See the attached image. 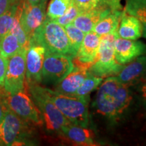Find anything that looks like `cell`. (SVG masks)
Here are the masks:
<instances>
[{
    "mask_svg": "<svg viewBox=\"0 0 146 146\" xmlns=\"http://www.w3.org/2000/svg\"><path fill=\"white\" fill-rule=\"evenodd\" d=\"M30 43L41 45L46 53L67 55L71 57L70 44L64 27L47 18L35 31Z\"/></svg>",
    "mask_w": 146,
    "mask_h": 146,
    "instance_id": "obj_1",
    "label": "cell"
},
{
    "mask_svg": "<svg viewBox=\"0 0 146 146\" xmlns=\"http://www.w3.org/2000/svg\"><path fill=\"white\" fill-rule=\"evenodd\" d=\"M45 89L56 107L71 124L88 127L89 96L66 95L46 87Z\"/></svg>",
    "mask_w": 146,
    "mask_h": 146,
    "instance_id": "obj_2",
    "label": "cell"
},
{
    "mask_svg": "<svg viewBox=\"0 0 146 146\" xmlns=\"http://www.w3.org/2000/svg\"><path fill=\"white\" fill-rule=\"evenodd\" d=\"M32 99L41 112L45 128L50 133L61 134L62 129L71 124L47 94L45 87L39 84L29 85Z\"/></svg>",
    "mask_w": 146,
    "mask_h": 146,
    "instance_id": "obj_3",
    "label": "cell"
},
{
    "mask_svg": "<svg viewBox=\"0 0 146 146\" xmlns=\"http://www.w3.org/2000/svg\"><path fill=\"white\" fill-rule=\"evenodd\" d=\"M118 36V31L101 36V42L98 56L88 69L93 75L104 78L117 75L123 65L116 62L114 55V43Z\"/></svg>",
    "mask_w": 146,
    "mask_h": 146,
    "instance_id": "obj_4",
    "label": "cell"
},
{
    "mask_svg": "<svg viewBox=\"0 0 146 146\" xmlns=\"http://www.w3.org/2000/svg\"><path fill=\"white\" fill-rule=\"evenodd\" d=\"M31 133L28 122L7 110L0 124V145H24Z\"/></svg>",
    "mask_w": 146,
    "mask_h": 146,
    "instance_id": "obj_5",
    "label": "cell"
},
{
    "mask_svg": "<svg viewBox=\"0 0 146 146\" xmlns=\"http://www.w3.org/2000/svg\"><path fill=\"white\" fill-rule=\"evenodd\" d=\"M131 88L120 82L116 89L108 96L106 111L110 122L118 123L130 113L133 104V93Z\"/></svg>",
    "mask_w": 146,
    "mask_h": 146,
    "instance_id": "obj_6",
    "label": "cell"
},
{
    "mask_svg": "<svg viewBox=\"0 0 146 146\" xmlns=\"http://www.w3.org/2000/svg\"><path fill=\"white\" fill-rule=\"evenodd\" d=\"M73 66L72 58L69 56L45 52L41 82L55 86L72 70Z\"/></svg>",
    "mask_w": 146,
    "mask_h": 146,
    "instance_id": "obj_7",
    "label": "cell"
},
{
    "mask_svg": "<svg viewBox=\"0 0 146 146\" xmlns=\"http://www.w3.org/2000/svg\"><path fill=\"white\" fill-rule=\"evenodd\" d=\"M6 104L9 110L28 123L36 125L43 124L41 112L25 89L12 94H8Z\"/></svg>",
    "mask_w": 146,
    "mask_h": 146,
    "instance_id": "obj_8",
    "label": "cell"
},
{
    "mask_svg": "<svg viewBox=\"0 0 146 146\" xmlns=\"http://www.w3.org/2000/svg\"><path fill=\"white\" fill-rule=\"evenodd\" d=\"M27 50L23 48L14 56L8 58V67L3 87L9 94L25 89Z\"/></svg>",
    "mask_w": 146,
    "mask_h": 146,
    "instance_id": "obj_9",
    "label": "cell"
},
{
    "mask_svg": "<svg viewBox=\"0 0 146 146\" xmlns=\"http://www.w3.org/2000/svg\"><path fill=\"white\" fill-rule=\"evenodd\" d=\"M45 54V49L41 45L30 43L27 50L26 78L28 85L39 84L42 81V67Z\"/></svg>",
    "mask_w": 146,
    "mask_h": 146,
    "instance_id": "obj_10",
    "label": "cell"
},
{
    "mask_svg": "<svg viewBox=\"0 0 146 146\" xmlns=\"http://www.w3.org/2000/svg\"><path fill=\"white\" fill-rule=\"evenodd\" d=\"M45 7L46 5L41 3L33 5L29 4L26 0H22L20 23L29 39L45 21L46 18Z\"/></svg>",
    "mask_w": 146,
    "mask_h": 146,
    "instance_id": "obj_11",
    "label": "cell"
},
{
    "mask_svg": "<svg viewBox=\"0 0 146 146\" xmlns=\"http://www.w3.org/2000/svg\"><path fill=\"white\" fill-rule=\"evenodd\" d=\"M114 47L116 62L122 65L131 62L146 53V45L141 41L125 39L119 36L115 39Z\"/></svg>",
    "mask_w": 146,
    "mask_h": 146,
    "instance_id": "obj_12",
    "label": "cell"
},
{
    "mask_svg": "<svg viewBox=\"0 0 146 146\" xmlns=\"http://www.w3.org/2000/svg\"><path fill=\"white\" fill-rule=\"evenodd\" d=\"M100 42L101 36L96 33L91 31L85 33L79 50L74 58L76 62L73 63L89 68L96 59Z\"/></svg>",
    "mask_w": 146,
    "mask_h": 146,
    "instance_id": "obj_13",
    "label": "cell"
},
{
    "mask_svg": "<svg viewBox=\"0 0 146 146\" xmlns=\"http://www.w3.org/2000/svg\"><path fill=\"white\" fill-rule=\"evenodd\" d=\"M127 64L116 76L121 83L134 87L146 75V55H141Z\"/></svg>",
    "mask_w": 146,
    "mask_h": 146,
    "instance_id": "obj_14",
    "label": "cell"
},
{
    "mask_svg": "<svg viewBox=\"0 0 146 146\" xmlns=\"http://www.w3.org/2000/svg\"><path fill=\"white\" fill-rule=\"evenodd\" d=\"M89 68L74 64L72 70L55 85L54 90L66 95H74L78 87L88 74Z\"/></svg>",
    "mask_w": 146,
    "mask_h": 146,
    "instance_id": "obj_15",
    "label": "cell"
},
{
    "mask_svg": "<svg viewBox=\"0 0 146 146\" xmlns=\"http://www.w3.org/2000/svg\"><path fill=\"white\" fill-rule=\"evenodd\" d=\"M110 12H112V11L102 7H97L96 8L81 12L76 16L72 24L85 34L93 31L97 23Z\"/></svg>",
    "mask_w": 146,
    "mask_h": 146,
    "instance_id": "obj_16",
    "label": "cell"
},
{
    "mask_svg": "<svg viewBox=\"0 0 146 146\" xmlns=\"http://www.w3.org/2000/svg\"><path fill=\"white\" fill-rule=\"evenodd\" d=\"M72 142L76 145H95L94 133L87 127L70 125L65 126L62 129L61 134Z\"/></svg>",
    "mask_w": 146,
    "mask_h": 146,
    "instance_id": "obj_17",
    "label": "cell"
},
{
    "mask_svg": "<svg viewBox=\"0 0 146 146\" xmlns=\"http://www.w3.org/2000/svg\"><path fill=\"white\" fill-rule=\"evenodd\" d=\"M143 34L141 23L134 16L125 12L118 29V35L120 38L130 40H137Z\"/></svg>",
    "mask_w": 146,
    "mask_h": 146,
    "instance_id": "obj_18",
    "label": "cell"
},
{
    "mask_svg": "<svg viewBox=\"0 0 146 146\" xmlns=\"http://www.w3.org/2000/svg\"><path fill=\"white\" fill-rule=\"evenodd\" d=\"M125 14V10H117L110 12L97 23L93 31L100 36L118 31L120 20Z\"/></svg>",
    "mask_w": 146,
    "mask_h": 146,
    "instance_id": "obj_19",
    "label": "cell"
},
{
    "mask_svg": "<svg viewBox=\"0 0 146 146\" xmlns=\"http://www.w3.org/2000/svg\"><path fill=\"white\" fill-rule=\"evenodd\" d=\"M125 11L140 21L143 29L142 36L146 39V0H126Z\"/></svg>",
    "mask_w": 146,
    "mask_h": 146,
    "instance_id": "obj_20",
    "label": "cell"
},
{
    "mask_svg": "<svg viewBox=\"0 0 146 146\" xmlns=\"http://www.w3.org/2000/svg\"><path fill=\"white\" fill-rule=\"evenodd\" d=\"M23 48L18 38L11 32L7 33L0 40V54L5 58H10Z\"/></svg>",
    "mask_w": 146,
    "mask_h": 146,
    "instance_id": "obj_21",
    "label": "cell"
},
{
    "mask_svg": "<svg viewBox=\"0 0 146 146\" xmlns=\"http://www.w3.org/2000/svg\"><path fill=\"white\" fill-rule=\"evenodd\" d=\"M64 29L68 36L70 48L71 58L74 59L76 57L82 41L85 36V33L74 26L72 23L66 25Z\"/></svg>",
    "mask_w": 146,
    "mask_h": 146,
    "instance_id": "obj_22",
    "label": "cell"
},
{
    "mask_svg": "<svg viewBox=\"0 0 146 146\" xmlns=\"http://www.w3.org/2000/svg\"><path fill=\"white\" fill-rule=\"evenodd\" d=\"M21 3L22 0L18 3L17 10H16V14L14 16L13 23H12V27H11L10 31L12 33H13L16 37L18 38V41L20 44L23 48L28 49L29 46V41L30 39L27 36L26 33L23 30L22 27L21 23H20V14H21Z\"/></svg>",
    "mask_w": 146,
    "mask_h": 146,
    "instance_id": "obj_23",
    "label": "cell"
},
{
    "mask_svg": "<svg viewBox=\"0 0 146 146\" xmlns=\"http://www.w3.org/2000/svg\"><path fill=\"white\" fill-rule=\"evenodd\" d=\"M103 81L104 78L94 76L89 72L74 95L78 96H89L93 91L100 87Z\"/></svg>",
    "mask_w": 146,
    "mask_h": 146,
    "instance_id": "obj_24",
    "label": "cell"
},
{
    "mask_svg": "<svg viewBox=\"0 0 146 146\" xmlns=\"http://www.w3.org/2000/svg\"><path fill=\"white\" fill-rule=\"evenodd\" d=\"M73 0H51L47 8L46 18L55 20L60 17L68 10Z\"/></svg>",
    "mask_w": 146,
    "mask_h": 146,
    "instance_id": "obj_25",
    "label": "cell"
},
{
    "mask_svg": "<svg viewBox=\"0 0 146 146\" xmlns=\"http://www.w3.org/2000/svg\"><path fill=\"white\" fill-rule=\"evenodd\" d=\"M19 2L14 5L10 10L0 16V40L10 31Z\"/></svg>",
    "mask_w": 146,
    "mask_h": 146,
    "instance_id": "obj_26",
    "label": "cell"
},
{
    "mask_svg": "<svg viewBox=\"0 0 146 146\" xmlns=\"http://www.w3.org/2000/svg\"><path fill=\"white\" fill-rule=\"evenodd\" d=\"M81 12V11L80 10V9L74 4V1H72L70 7H69L68 10L66 11L65 13L62 16H60V17L56 18L55 20H53V21L56 22V23L62 25V26L65 27L66 25L72 23L74 19L76 18V16Z\"/></svg>",
    "mask_w": 146,
    "mask_h": 146,
    "instance_id": "obj_27",
    "label": "cell"
},
{
    "mask_svg": "<svg viewBox=\"0 0 146 146\" xmlns=\"http://www.w3.org/2000/svg\"><path fill=\"white\" fill-rule=\"evenodd\" d=\"M134 87L137 93V99L146 110V75Z\"/></svg>",
    "mask_w": 146,
    "mask_h": 146,
    "instance_id": "obj_28",
    "label": "cell"
},
{
    "mask_svg": "<svg viewBox=\"0 0 146 146\" xmlns=\"http://www.w3.org/2000/svg\"><path fill=\"white\" fill-rule=\"evenodd\" d=\"M73 1L82 12L100 6L103 0H73Z\"/></svg>",
    "mask_w": 146,
    "mask_h": 146,
    "instance_id": "obj_29",
    "label": "cell"
},
{
    "mask_svg": "<svg viewBox=\"0 0 146 146\" xmlns=\"http://www.w3.org/2000/svg\"><path fill=\"white\" fill-rule=\"evenodd\" d=\"M8 93L5 90L3 86H0V124L2 121L5 112L8 110L6 104V97Z\"/></svg>",
    "mask_w": 146,
    "mask_h": 146,
    "instance_id": "obj_30",
    "label": "cell"
},
{
    "mask_svg": "<svg viewBox=\"0 0 146 146\" xmlns=\"http://www.w3.org/2000/svg\"><path fill=\"white\" fill-rule=\"evenodd\" d=\"M8 67V58H5L0 54V86H3Z\"/></svg>",
    "mask_w": 146,
    "mask_h": 146,
    "instance_id": "obj_31",
    "label": "cell"
},
{
    "mask_svg": "<svg viewBox=\"0 0 146 146\" xmlns=\"http://www.w3.org/2000/svg\"><path fill=\"white\" fill-rule=\"evenodd\" d=\"M21 1V0H0V16Z\"/></svg>",
    "mask_w": 146,
    "mask_h": 146,
    "instance_id": "obj_32",
    "label": "cell"
},
{
    "mask_svg": "<svg viewBox=\"0 0 146 146\" xmlns=\"http://www.w3.org/2000/svg\"><path fill=\"white\" fill-rule=\"evenodd\" d=\"M26 1L29 3V4L33 5L39 4L40 2V0H26Z\"/></svg>",
    "mask_w": 146,
    "mask_h": 146,
    "instance_id": "obj_33",
    "label": "cell"
},
{
    "mask_svg": "<svg viewBox=\"0 0 146 146\" xmlns=\"http://www.w3.org/2000/svg\"><path fill=\"white\" fill-rule=\"evenodd\" d=\"M47 0H40V2L42 3V4H44V5H46V3H47Z\"/></svg>",
    "mask_w": 146,
    "mask_h": 146,
    "instance_id": "obj_34",
    "label": "cell"
}]
</instances>
